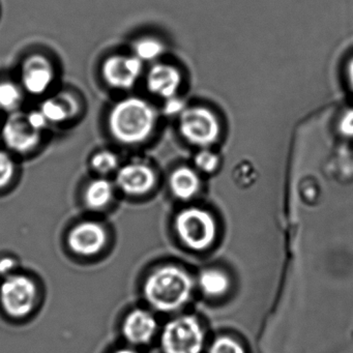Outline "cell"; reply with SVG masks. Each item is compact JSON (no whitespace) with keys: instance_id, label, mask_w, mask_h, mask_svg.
<instances>
[{"instance_id":"obj_7","label":"cell","mask_w":353,"mask_h":353,"mask_svg":"<svg viewBox=\"0 0 353 353\" xmlns=\"http://www.w3.org/2000/svg\"><path fill=\"white\" fill-rule=\"evenodd\" d=\"M3 137L11 150L24 154L38 146L42 131L34 127L28 113L15 112L6 121Z\"/></svg>"},{"instance_id":"obj_13","label":"cell","mask_w":353,"mask_h":353,"mask_svg":"<svg viewBox=\"0 0 353 353\" xmlns=\"http://www.w3.org/2000/svg\"><path fill=\"white\" fill-rule=\"evenodd\" d=\"M181 84V72L173 65L158 63L148 73V90L161 98L170 99L174 97Z\"/></svg>"},{"instance_id":"obj_6","label":"cell","mask_w":353,"mask_h":353,"mask_svg":"<svg viewBox=\"0 0 353 353\" xmlns=\"http://www.w3.org/2000/svg\"><path fill=\"white\" fill-rule=\"evenodd\" d=\"M37 287L28 276L11 274L0 286V303L11 317L23 318L34 309Z\"/></svg>"},{"instance_id":"obj_15","label":"cell","mask_w":353,"mask_h":353,"mask_svg":"<svg viewBox=\"0 0 353 353\" xmlns=\"http://www.w3.org/2000/svg\"><path fill=\"white\" fill-rule=\"evenodd\" d=\"M199 187L197 173L189 167H181L171 174L170 189L179 199H191L199 191Z\"/></svg>"},{"instance_id":"obj_28","label":"cell","mask_w":353,"mask_h":353,"mask_svg":"<svg viewBox=\"0 0 353 353\" xmlns=\"http://www.w3.org/2000/svg\"><path fill=\"white\" fill-rule=\"evenodd\" d=\"M115 353H138L137 351L132 350V349H121Z\"/></svg>"},{"instance_id":"obj_10","label":"cell","mask_w":353,"mask_h":353,"mask_svg":"<svg viewBox=\"0 0 353 353\" xmlns=\"http://www.w3.org/2000/svg\"><path fill=\"white\" fill-rule=\"evenodd\" d=\"M22 82L32 94H41L48 90L54 78L52 65L42 55H32L22 65Z\"/></svg>"},{"instance_id":"obj_16","label":"cell","mask_w":353,"mask_h":353,"mask_svg":"<svg viewBox=\"0 0 353 353\" xmlns=\"http://www.w3.org/2000/svg\"><path fill=\"white\" fill-rule=\"evenodd\" d=\"M113 198V185L104 179L92 181L86 188L84 200L92 210H102L110 203Z\"/></svg>"},{"instance_id":"obj_24","label":"cell","mask_w":353,"mask_h":353,"mask_svg":"<svg viewBox=\"0 0 353 353\" xmlns=\"http://www.w3.org/2000/svg\"><path fill=\"white\" fill-rule=\"evenodd\" d=\"M339 129L342 135L353 138V108L349 109L343 114L339 123Z\"/></svg>"},{"instance_id":"obj_5","label":"cell","mask_w":353,"mask_h":353,"mask_svg":"<svg viewBox=\"0 0 353 353\" xmlns=\"http://www.w3.org/2000/svg\"><path fill=\"white\" fill-rule=\"evenodd\" d=\"M179 129L181 135L194 145H212L221 133L219 119L205 107H192L181 113Z\"/></svg>"},{"instance_id":"obj_17","label":"cell","mask_w":353,"mask_h":353,"mask_svg":"<svg viewBox=\"0 0 353 353\" xmlns=\"http://www.w3.org/2000/svg\"><path fill=\"white\" fill-rule=\"evenodd\" d=\"M199 286L206 295L221 296L230 288V280L221 270H206L200 274Z\"/></svg>"},{"instance_id":"obj_21","label":"cell","mask_w":353,"mask_h":353,"mask_svg":"<svg viewBox=\"0 0 353 353\" xmlns=\"http://www.w3.org/2000/svg\"><path fill=\"white\" fill-rule=\"evenodd\" d=\"M208 353H245V351L234 339L220 336L214 341Z\"/></svg>"},{"instance_id":"obj_11","label":"cell","mask_w":353,"mask_h":353,"mask_svg":"<svg viewBox=\"0 0 353 353\" xmlns=\"http://www.w3.org/2000/svg\"><path fill=\"white\" fill-rule=\"evenodd\" d=\"M154 170L144 164H128L117 172L119 189L129 195L140 196L148 193L156 185Z\"/></svg>"},{"instance_id":"obj_22","label":"cell","mask_w":353,"mask_h":353,"mask_svg":"<svg viewBox=\"0 0 353 353\" xmlns=\"http://www.w3.org/2000/svg\"><path fill=\"white\" fill-rule=\"evenodd\" d=\"M195 165L199 170L205 173H212L218 169L220 159L210 150H203L195 157Z\"/></svg>"},{"instance_id":"obj_19","label":"cell","mask_w":353,"mask_h":353,"mask_svg":"<svg viewBox=\"0 0 353 353\" xmlns=\"http://www.w3.org/2000/svg\"><path fill=\"white\" fill-rule=\"evenodd\" d=\"M22 94L17 85L11 82L0 83V109L11 111L17 108L21 102Z\"/></svg>"},{"instance_id":"obj_4","label":"cell","mask_w":353,"mask_h":353,"mask_svg":"<svg viewBox=\"0 0 353 353\" xmlns=\"http://www.w3.org/2000/svg\"><path fill=\"white\" fill-rule=\"evenodd\" d=\"M204 342L203 328L193 316H181L171 320L161 334L164 353H201Z\"/></svg>"},{"instance_id":"obj_14","label":"cell","mask_w":353,"mask_h":353,"mask_svg":"<svg viewBox=\"0 0 353 353\" xmlns=\"http://www.w3.org/2000/svg\"><path fill=\"white\" fill-rule=\"evenodd\" d=\"M79 105L70 94H63L54 99H49L43 103L41 112L49 123H61L75 117Z\"/></svg>"},{"instance_id":"obj_27","label":"cell","mask_w":353,"mask_h":353,"mask_svg":"<svg viewBox=\"0 0 353 353\" xmlns=\"http://www.w3.org/2000/svg\"><path fill=\"white\" fill-rule=\"evenodd\" d=\"M347 76H348L349 84L353 90V57L349 61L348 67H347Z\"/></svg>"},{"instance_id":"obj_3","label":"cell","mask_w":353,"mask_h":353,"mask_svg":"<svg viewBox=\"0 0 353 353\" xmlns=\"http://www.w3.org/2000/svg\"><path fill=\"white\" fill-rule=\"evenodd\" d=\"M175 230L183 245L194 251H204L216 241V223L206 210L190 208L177 214Z\"/></svg>"},{"instance_id":"obj_20","label":"cell","mask_w":353,"mask_h":353,"mask_svg":"<svg viewBox=\"0 0 353 353\" xmlns=\"http://www.w3.org/2000/svg\"><path fill=\"white\" fill-rule=\"evenodd\" d=\"M92 166L97 172L106 174L117 170L119 167V158L110 150H102L92 157Z\"/></svg>"},{"instance_id":"obj_23","label":"cell","mask_w":353,"mask_h":353,"mask_svg":"<svg viewBox=\"0 0 353 353\" xmlns=\"http://www.w3.org/2000/svg\"><path fill=\"white\" fill-rule=\"evenodd\" d=\"M15 174L13 159L7 152H0V189L9 185Z\"/></svg>"},{"instance_id":"obj_26","label":"cell","mask_w":353,"mask_h":353,"mask_svg":"<svg viewBox=\"0 0 353 353\" xmlns=\"http://www.w3.org/2000/svg\"><path fill=\"white\" fill-rule=\"evenodd\" d=\"M14 268H15V261L11 258H3L0 260V274L1 276H11L10 272L14 270Z\"/></svg>"},{"instance_id":"obj_12","label":"cell","mask_w":353,"mask_h":353,"mask_svg":"<svg viewBox=\"0 0 353 353\" xmlns=\"http://www.w3.org/2000/svg\"><path fill=\"white\" fill-rule=\"evenodd\" d=\"M157 328L158 323L154 316L145 310L137 309L125 318L123 332L132 344H146L156 334Z\"/></svg>"},{"instance_id":"obj_9","label":"cell","mask_w":353,"mask_h":353,"mask_svg":"<svg viewBox=\"0 0 353 353\" xmlns=\"http://www.w3.org/2000/svg\"><path fill=\"white\" fill-rule=\"evenodd\" d=\"M107 233L104 227L97 222H83L72 229L68 243L78 255L92 256L102 251L106 245Z\"/></svg>"},{"instance_id":"obj_8","label":"cell","mask_w":353,"mask_h":353,"mask_svg":"<svg viewBox=\"0 0 353 353\" xmlns=\"http://www.w3.org/2000/svg\"><path fill=\"white\" fill-rule=\"evenodd\" d=\"M142 61L136 57L113 55L105 61L102 68L105 81L114 88L129 90L141 75Z\"/></svg>"},{"instance_id":"obj_1","label":"cell","mask_w":353,"mask_h":353,"mask_svg":"<svg viewBox=\"0 0 353 353\" xmlns=\"http://www.w3.org/2000/svg\"><path fill=\"white\" fill-rule=\"evenodd\" d=\"M193 281L187 272L167 265L154 270L144 283V295L152 307L161 312L181 309L191 299Z\"/></svg>"},{"instance_id":"obj_18","label":"cell","mask_w":353,"mask_h":353,"mask_svg":"<svg viewBox=\"0 0 353 353\" xmlns=\"http://www.w3.org/2000/svg\"><path fill=\"white\" fill-rule=\"evenodd\" d=\"M164 50V46L156 39L145 38L138 41L134 46L136 57L141 61H152L158 59Z\"/></svg>"},{"instance_id":"obj_25","label":"cell","mask_w":353,"mask_h":353,"mask_svg":"<svg viewBox=\"0 0 353 353\" xmlns=\"http://www.w3.org/2000/svg\"><path fill=\"white\" fill-rule=\"evenodd\" d=\"M185 110L183 108V101L179 100V99L172 98L168 99L166 106H165V112L167 114H176V113H181Z\"/></svg>"},{"instance_id":"obj_2","label":"cell","mask_w":353,"mask_h":353,"mask_svg":"<svg viewBox=\"0 0 353 353\" xmlns=\"http://www.w3.org/2000/svg\"><path fill=\"white\" fill-rule=\"evenodd\" d=\"M154 125L156 112L142 99H125L117 103L109 113V130L113 137L121 143H141L150 137Z\"/></svg>"}]
</instances>
